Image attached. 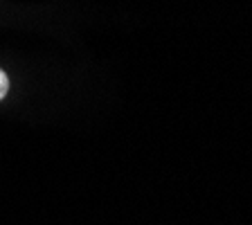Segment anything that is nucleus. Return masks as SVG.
Wrapping results in <instances>:
<instances>
[{"mask_svg": "<svg viewBox=\"0 0 252 225\" xmlns=\"http://www.w3.org/2000/svg\"><path fill=\"white\" fill-rule=\"evenodd\" d=\"M7 93H9V79H7L5 70H0V99H2Z\"/></svg>", "mask_w": 252, "mask_h": 225, "instance_id": "nucleus-1", "label": "nucleus"}]
</instances>
